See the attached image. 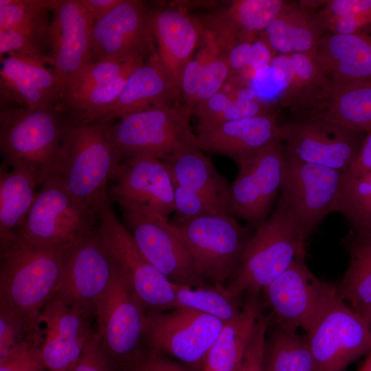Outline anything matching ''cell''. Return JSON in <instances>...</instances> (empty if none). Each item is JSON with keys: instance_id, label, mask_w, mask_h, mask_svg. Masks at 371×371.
Wrapping results in <instances>:
<instances>
[{"instance_id": "22", "label": "cell", "mask_w": 371, "mask_h": 371, "mask_svg": "<svg viewBox=\"0 0 371 371\" xmlns=\"http://www.w3.org/2000/svg\"><path fill=\"white\" fill-rule=\"evenodd\" d=\"M293 116H316L350 130L371 131V81H326L291 110Z\"/></svg>"}, {"instance_id": "8", "label": "cell", "mask_w": 371, "mask_h": 371, "mask_svg": "<svg viewBox=\"0 0 371 371\" xmlns=\"http://www.w3.org/2000/svg\"><path fill=\"white\" fill-rule=\"evenodd\" d=\"M98 230L144 310L178 308L172 283L142 254L131 234L117 218L109 199L98 205Z\"/></svg>"}, {"instance_id": "59", "label": "cell", "mask_w": 371, "mask_h": 371, "mask_svg": "<svg viewBox=\"0 0 371 371\" xmlns=\"http://www.w3.org/2000/svg\"><path fill=\"white\" fill-rule=\"evenodd\" d=\"M357 371H371V357H367L363 366Z\"/></svg>"}, {"instance_id": "27", "label": "cell", "mask_w": 371, "mask_h": 371, "mask_svg": "<svg viewBox=\"0 0 371 371\" xmlns=\"http://www.w3.org/2000/svg\"><path fill=\"white\" fill-rule=\"evenodd\" d=\"M326 82L371 81V36L326 31L314 58Z\"/></svg>"}, {"instance_id": "60", "label": "cell", "mask_w": 371, "mask_h": 371, "mask_svg": "<svg viewBox=\"0 0 371 371\" xmlns=\"http://www.w3.org/2000/svg\"><path fill=\"white\" fill-rule=\"evenodd\" d=\"M368 357H371V350L370 351V353H369Z\"/></svg>"}, {"instance_id": "35", "label": "cell", "mask_w": 371, "mask_h": 371, "mask_svg": "<svg viewBox=\"0 0 371 371\" xmlns=\"http://www.w3.org/2000/svg\"><path fill=\"white\" fill-rule=\"evenodd\" d=\"M254 90L243 91L232 98L220 91L193 109L198 126H210L268 113L263 104L254 98Z\"/></svg>"}, {"instance_id": "38", "label": "cell", "mask_w": 371, "mask_h": 371, "mask_svg": "<svg viewBox=\"0 0 371 371\" xmlns=\"http://www.w3.org/2000/svg\"><path fill=\"white\" fill-rule=\"evenodd\" d=\"M294 74L292 80L280 98V104L291 111L311 92L325 82L315 59L307 54H290Z\"/></svg>"}, {"instance_id": "28", "label": "cell", "mask_w": 371, "mask_h": 371, "mask_svg": "<svg viewBox=\"0 0 371 371\" xmlns=\"http://www.w3.org/2000/svg\"><path fill=\"white\" fill-rule=\"evenodd\" d=\"M150 23L158 45L157 54L179 86L182 71L192 58L200 35V25L172 8L150 12Z\"/></svg>"}, {"instance_id": "36", "label": "cell", "mask_w": 371, "mask_h": 371, "mask_svg": "<svg viewBox=\"0 0 371 371\" xmlns=\"http://www.w3.org/2000/svg\"><path fill=\"white\" fill-rule=\"evenodd\" d=\"M178 308H188L213 316L223 322L234 319L243 304L230 296L225 287L191 286L172 283Z\"/></svg>"}, {"instance_id": "49", "label": "cell", "mask_w": 371, "mask_h": 371, "mask_svg": "<svg viewBox=\"0 0 371 371\" xmlns=\"http://www.w3.org/2000/svg\"><path fill=\"white\" fill-rule=\"evenodd\" d=\"M371 14V0H330L315 13L319 21L352 14Z\"/></svg>"}, {"instance_id": "56", "label": "cell", "mask_w": 371, "mask_h": 371, "mask_svg": "<svg viewBox=\"0 0 371 371\" xmlns=\"http://www.w3.org/2000/svg\"><path fill=\"white\" fill-rule=\"evenodd\" d=\"M254 93L261 97L272 98L281 91L276 85L270 70V67L264 68L256 71L253 78Z\"/></svg>"}, {"instance_id": "44", "label": "cell", "mask_w": 371, "mask_h": 371, "mask_svg": "<svg viewBox=\"0 0 371 371\" xmlns=\"http://www.w3.org/2000/svg\"><path fill=\"white\" fill-rule=\"evenodd\" d=\"M0 371H48L40 355L39 346L30 340L21 343L0 357Z\"/></svg>"}, {"instance_id": "32", "label": "cell", "mask_w": 371, "mask_h": 371, "mask_svg": "<svg viewBox=\"0 0 371 371\" xmlns=\"http://www.w3.org/2000/svg\"><path fill=\"white\" fill-rule=\"evenodd\" d=\"M341 244L349 255V265L337 294L359 314L371 304V232L352 231Z\"/></svg>"}, {"instance_id": "58", "label": "cell", "mask_w": 371, "mask_h": 371, "mask_svg": "<svg viewBox=\"0 0 371 371\" xmlns=\"http://www.w3.org/2000/svg\"><path fill=\"white\" fill-rule=\"evenodd\" d=\"M359 315L365 321L371 333V304L359 313Z\"/></svg>"}, {"instance_id": "52", "label": "cell", "mask_w": 371, "mask_h": 371, "mask_svg": "<svg viewBox=\"0 0 371 371\" xmlns=\"http://www.w3.org/2000/svg\"><path fill=\"white\" fill-rule=\"evenodd\" d=\"M269 67L276 85L283 94L290 85L294 74V67L290 55L279 54L274 57Z\"/></svg>"}, {"instance_id": "51", "label": "cell", "mask_w": 371, "mask_h": 371, "mask_svg": "<svg viewBox=\"0 0 371 371\" xmlns=\"http://www.w3.org/2000/svg\"><path fill=\"white\" fill-rule=\"evenodd\" d=\"M159 354L151 350L147 352H143L120 371H187L180 366L163 358Z\"/></svg>"}, {"instance_id": "29", "label": "cell", "mask_w": 371, "mask_h": 371, "mask_svg": "<svg viewBox=\"0 0 371 371\" xmlns=\"http://www.w3.org/2000/svg\"><path fill=\"white\" fill-rule=\"evenodd\" d=\"M161 160L174 186L199 194L233 215L230 186L200 148L185 150Z\"/></svg>"}, {"instance_id": "30", "label": "cell", "mask_w": 371, "mask_h": 371, "mask_svg": "<svg viewBox=\"0 0 371 371\" xmlns=\"http://www.w3.org/2000/svg\"><path fill=\"white\" fill-rule=\"evenodd\" d=\"M245 295L238 316L224 322L204 359V371H238L256 322L262 314L260 295Z\"/></svg>"}, {"instance_id": "18", "label": "cell", "mask_w": 371, "mask_h": 371, "mask_svg": "<svg viewBox=\"0 0 371 371\" xmlns=\"http://www.w3.org/2000/svg\"><path fill=\"white\" fill-rule=\"evenodd\" d=\"M121 208L139 251L171 283L206 286L188 251L172 231L169 221L138 209Z\"/></svg>"}, {"instance_id": "5", "label": "cell", "mask_w": 371, "mask_h": 371, "mask_svg": "<svg viewBox=\"0 0 371 371\" xmlns=\"http://www.w3.org/2000/svg\"><path fill=\"white\" fill-rule=\"evenodd\" d=\"M193 108L161 105L126 115L108 135L120 161L139 156L164 159L181 151L199 148L190 117Z\"/></svg>"}, {"instance_id": "46", "label": "cell", "mask_w": 371, "mask_h": 371, "mask_svg": "<svg viewBox=\"0 0 371 371\" xmlns=\"http://www.w3.org/2000/svg\"><path fill=\"white\" fill-rule=\"evenodd\" d=\"M271 314L258 318L238 371H265V346Z\"/></svg>"}, {"instance_id": "43", "label": "cell", "mask_w": 371, "mask_h": 371, "mask_svg": "<svg viewBox=\"0 0 371 371\" xmlns=\"http://www.w3.org/2000/svg\"><path fill=\"white\" fill-rule=\"evenodd\" d=\"M231 74L226 56L218 54L210 58L203 69L194 107L221 91Z\"/></svg>"}, {"instance_id": "54", "label": "cell", "mask_w": 371, "mask_h": 371, "mask_svg": "<svg viewBox=\"0 0 371 371\" xmlns=\"http://www.w3.org/2000/svg\"><path fill=\"white\" fill-rule=\"evenodd\" d=\"M252 42L241 41L233 46L225 54L232 74L247 67L251 61Z\"/></svg>"}, {"instance_id": "39", "label": "cell", "mask_w": 371, "mask_h": 371, "mask_svg": "<svg viewBox=\"0 0 371 371\" xmlns=\"http://www.w3.org/2000/svg\"><path fill=\"white\" fill-rule=\"evenodd\" d=\"M145 60H134L127 63H91L82 68L67 82L62 94L63 100L85 88L112 80L120 76L133 65Z\"/></svg>"}, {"instance_id": "23", "label": "cell", "mask_w": 371, "mask_h": 371, "mask_svg": "<svg viewBox=\"0 0 371 371\" xmlns=\"http://www.w3.org/2000/svg\"><path fill=\"white\" fill-rule=\"evenodd\" d=\"M276 114L265 113L210 126H198L199 148L232 159L239 164L271 142L282 140Z\"/></svg>"}, {"instance_id": "4", "label": "cell", "mask_w": 371, "mask_h": 371, "mask_svg": "<svg viewBox=\"0 0 371 371\" xmlns=\"http://www.w3.org/2000/svg\"><path fill=\"white\" fill-rule=\"evenodd\" d=\"M67 111L63 107L1 109L0 150L3 164L36 168L41 184L65 133L75 122L73 114L67 117Z\"/></svg>"}, {"instance_id": "50", "label": "cell", "mask_w": 371, "mask_h": 371, "mask_svg": "<svg viewBox=\"0 0 371 371\" xmlns=\"http://www.w3.org/2000/svg\"><path fill=\"white\" fill-rule=\"evenodd\" d=\"M319 22L325 31L335 34H352L371 23V14L346 15Z\"/></svg>"}, {"instance_id": "24", "label": "cell", "mask_w": 371, "mask_h": 371, "mask_svg": "<svg viewBox=\"0 0 371 371\" xmlns=\"http://www.w3.org/2000/svg\"><path fill=\"white\" fill-rule=\"evenodd\" d=\"M45 63L15 54L2 58L1 101L10 100L32 109L63 107L59 83Z\"/></svg>"}, {"instance_id": "19", "label": "cell", "mask_w": 371, "mask_h": 371, "mask_svg": "<svg viewBox=\"0 0 371 371\" xmlns=\"http://www.w3.org/2000/svg\"><path fill=\"white\" fill-rule=\"evenodd\" d=\"M116 267L97 227L68 254L54 295L94 313Z\"/></svg>"}, {"instance_id": "17", "label": "cell", "mask_w": 371, "mask_h": 371, "mask_svg": "<svg viewBox=\"0 0 371 371\" xmlns=\"http://www.w3.org/2000/svg\"><path fill=\"white\" fill-rule=\"evenodd\" d=\"M111 180L110 197L121 207L138 209L165 221L175 212L174 184L158 158L139 156L123 160Z\"/></svg>"}, {"instance_id": "15", "label": "cell", "mask_w": 371, "mask_h": 371, "mask_svg": "<svg viewBox=\"0 0 371 371\" xmlns=\"http://www.w3.org/2000/svg\"><path fill=\"white\" fill-rule=\"evenodd\" d=\"M238 166L230 186L232 214L256 229L269 217L280 192L286 166L282 141L271 142Z\"/></svg>"}, {"instance_id": "31", "label": "cell", "mask_w": 371, "mask_h": 371, "mask_svg": "<svg viewBox=\"0 0 371 371\" xmlns=\"http://www.w3.org/2000/svg\"><path fill=\"white\" fill-rule=\"evenodd\" d=\"M38 170L30 166L0 168V245L4 246L16 236L34 202L38 185Z\"/></svg>"}, {"instance_id": "57", "label": "cell", "mask_w": 371, "mask_h": 371, "mask_svg": "<svg viewBox=\"0 0 371 371\" xmlns=\"http://www.w3.org/2000/svg\"><path fill=\"white\" fill-rule=\"evenodd\" d=\"M274 58L272 50L262 39L255 40L252 43L251 61L249 67L255 73L257 71L267 68Z\"/></svg>"}, {"instance_id": "7", "label": "cell", "mask_w": 371, "mask_h": 371, "mask_svg": "<svg viewBox=\"0 0 371 371\" xmlns=\"http://www.w3.org/2000/svg\"><path fill=\"white\" fill-rule=\"evenodd\" d=\"M41 185L15 237L42 247L74 248L97 229L96 212L77 201L56 177Z\"/></svg>"}, {"instance_id": "20", "label": "cell", "mask_w": 371, "mask_h": 371, "mask_svg": "<svg viewBox=\"0 0 371 371\" xmlns=\"http://www.w3.org/2000/svg\"><path fill=\"white\" fill-rule=\"evenodd\" d=\"M89 314L55 295L43 308L38 320L43 329L39 350L48 371H70L77 363L95 334Z\"/></svg>"}, {"instance_id": "34", "label": "cell", "mask_w": 371, "mask_h": 371, "mask_svg": "<svg viewBox=\"0 0 371 371\" xmlns=\"http://www.w3.org/2000/svg\"><path fill=\"white\" fill-rule=\"evenodd\" d=\"M265 371H315L306 337L276 325L265 340Z\"/></svg>"}, {"instance_id": "55", "label": "cell", "mask_w": 371, "mask_h": 371, "mask_svg": "<svg viewBox=\"0 0 371 371\" xmlns=\"http://www.w3.org/2000/svg\"><path fill=\"white\" fill-rule=\"evenodd\" d=\"M93 24L110 13L122 0H78Z\"/></svg>"}, {"instance_id": "6", "label": "cell", "mask_w": 371, "mask_h": 371, "mask_svg": "<svg viewBox=\"0 0 371 371\" xmlns=\"http://www.w3.org/2000/svg\"><path fill=\"white\" fill-rule=\"evenodd\" d=\"M193 261L199 275L214 286L236 270L251 236L234 216L214 214L170 223Z\"/></svg>"}, {"instance_id": "26", "label": "cell", "mask_w": 371, "mask_h": 371, "mask_svg": "<svg viewBox=\"0 0 371 371\" xmlns=\"http://www.w3.org/2000/svg\"><path fill=\"white\" fill-rule=\"evenodd\" d=\"M181 94L178 83L157 52L131 73L120 95L98 120L111 122L113 119L151 107L172 105Z\"/></svg>"}, {"instance_id": "3", "label": "cell", "mask_w": 371, "mask_h": 371, "mask_svg": "<svg viewBox=\"0 0 371 371\" xmlns=\"http://www.w3.org/2000/svg\"><path fill=\"white\" fill-rule=\"evenodd\" d=\"M306 240L292 216L278 201L272 214L251 236L227 293L234 298L243 294L260 295L298 256H304Z\"/></svg>"}, {"instance_id": "33", "label": "cell", "mask_w": 371, "mask_h": 371, "mask_svg": "<svg viewBox=\"0 0 371 371\" xmlns=\"http://www.w3.org/2000/svg\"><path fill=\"white\" fill-rule=\"evenodd\" d=\"M51 0H0V30L12 29L51 50Z\"/></svg>"}, {"instance_id": "41", "label": "cell", "mask_w": 371, "mask_h": 371, "mask_svg": "<svg viewBox=\"0 0 371 371\" xmlns=\"http://www.w3.org/2000/svg\"><path fill=\"white\" fill-rule=\"evenodd\" d=\"M300 5L292 34L293 53L305 54L314 58L318 43L326 31L314 12Z\"/></svg>"}, {"instance_id": "48", "label": "cell", "mask_w": 371, "mask_h": 371, "mask_svg": "<svg viewBox=\"0 0 371 371\" xmlns=\"http://www.w3.org/2000/svg\"><path fill=\"white\" fill-rule=\"evenodd\" d=\"M26 340L32 341L23 323L12 314L0 311V357Z\"/></svg>"}, {"instance_id": "16", "label": "cell", "mask_w": 371, "mask_h": 371, "mask_svg": "<svg viewBox=\"0 0 371 371\" xmlns=\"http://www.w3.org/2000/svg\"><path fill=\"white\" fill-rule=\"evenodd\" d=\"M150 12L137 0H122L110 13L94 23L91 31V63H127L157 53Z\"/></svg>"}, {"instance_id": "9", "label": "cell", "mask_w": 371, "mask_h": 371, "mask_svg": "<svg viewBox=\"0 0 371 371\" xmlns=\"http://www.w3.org/2000/svg\"><path fill=\"white\" fill-rule=\"evenodd\" d=\"M94 313L104 350L115 370H120L142 353L146 313L117 265Z\"/></svg>"}, {"instance_id": "40", "label": "cell", "mask_w": 371, "mask_h": 371, "mask_svg": "<svg viewBox=\"0 0 371 371\" xmlns=\"http://www.w3.org/2000/svg\"><path fill=\"white\" fill-rule=\"evenodd\" d=\"M300 10L299 3L289 1L286 8L267 25L262 40L279 54H293L292 34Z\"/></svg>"}, {"instance_id": "13", "label": "cell", "mask_w": 371, "mask_h": 371, "mask_svg": "<svg viewBox=\"0 0 371 371\" xmlns=\"http://www.w3.org/2000/svg\"><path fill=\"white\" fill-rule=\"evenodd\" d=\"M285 154L303 162L346 172L366 133L316 116H295L282 125Z\"/></svg>"}, {"instance_id": "45", "label": "cell", "mask_w": 371, "mask_h": 371, "mask_svg": "<svg viewBox=\"0 0 371 371\" xmlns=\"http://www.w3.org/2000/svg\"><path fill=\"white\" fill-rule=\"evenodd\" d=\"M174 188L175 208L177 214L175 221L206 215L227 214L217 205L201 196L178 186H174Z\"/></svg>"}, {"instance_id": "47", "label": "cell", "mask_w": 371, "mask_h": 371, "mask_svg": "<svg viewBox=\"0 0 371 371\" xmlns=\"http://www.w3.org/2000/svg\"><path fill=\"white\" fill-rule=\"evenodd\" d=\"M70 371H115L104 350L98 332L89 341L80 359Z\"/></svg>"}, {"instance_id": "37", "label": "cell", "mask_w": 371, "mask_h": 371, "mask_svg": "<svg viewBox=\"0 0 371 371\" xmlns=\"http://www.w3.org/2000/svg\"><path fill=\"white\" fill-rule=\"evenodd\" d=\"M333 212L342 214L356 232H371V172L344 173Z\"/></svg>"}, {"instance_id": "11", "label": "cell", "mask_w": 371, "mask_h": 371, "mask_svg": "<svg viewBox=\"0 0 371 371\" xmlns=\"http://www.w3.org/2000/svg\"><path fill=\"white\" fill-rule=\"evenodd\" d=\"M223 324L213 316L188 308L148 311L143 338L150 350L168 353L187 364L199 367Z\"/></svg>"}, {"instance_id": "2", "label": "cell", "mask_w": 371, "mask_h": 371, "mask_svg": "<svg viewBox=\"0 0 371 371\" xmlns=\"http://www.w3.org/2000/svg\"><path fill=\"white\" fill-rule=\"evenodd\" d=\"M110 124L75 120L43 179L58 177L77 201L95 212L109 197L107 182L121 162L109 138Z\"/></svg>"}, {"instance_id": "10", "label": "cell", "mask_w": 371, "mask_h": 371, "mask_svg": "<svg viewBox=\"0 0 371 371\" xmlns=\"http://www.w3.org/2000/svg\"><path fill=\"white\" fill-rule=\"evenodd\" d=\"M315 371H344L371 350V333L363 318L337 293L323 307L306 337Z\"/></svg>"}, {"instance_id": "14", "label": "cell", "mask_w": 371, "mask_h": 371, "mask_svg": "<svg viewBox=\"0 0 371 371\" xmlns=\"http://www.w3.org/2000/svg\"><path fill=\"white\" fill-rule=\"evenodd\" d=\"M262 292L276 325L294 331L302 328L307 332L337 293V286L317 278L305 264L304 256H298Z\"/></svg>"}, {"instance_id": "25", "label": "cell", "mask_w": 371, "mask_h": 371, "mask_svg": "<svg viewBox=\"0 0 371 371\" xmlns=\"http://www.w3.org/2000/svg\"><path fill=\"white\" fill-rule=\"evenodd\" d=\"M282 0H236L205 19L220 54L241 41L254 42L287 6Z\"/></svg>"}, {"instance_id": "53", "label": "cell", "mask_w": 371, "mask_h": 371, "mask_svg": "<svg viewBox=\"0 0 371 371\" xmlns=\"http://www.w3.org/2000/svg\"><path fill=\"white\" fill-rule=\"evenodd\" d=\"M371 172V131L366 133L357 157L346 175L360 176Z\"/></svg>"}, {"instance_id": "21", "label": "cell", "mask_w": 371, "mask_h": 371, "mask_svg": "<svg viewBox=\"0 0 371 371\" xmlns=\"http://www.w3.org/2000/svg\"><path fill=\"white\" fill-rule=\"evenodd\" d=\"M51 50L47 63L54 71L61 95L69 80L91 63L93 22L78 0H51Z\"/></svg>"}, {"instance_id": "1", "label": "cell", "mask_w": 371, "mask_h": 371, "mask_svg": "<svg viewBox=\"0 0 371 371\" xmlns=\"http://www.w3.org/2000/svg\"><path fill=\"white\" fill-rule=\"evenodd\" d=\"M73 249L38 246L18 237L1 247L0 311L17 317L38 346L41 342L39 316L55 295Z\"/></svg>"}, {"instance_id": "42", "label": "cell", "mask_w": 371, "mask_h": 371, "mask_svg": "<svg viewBox=\"0 0 371 371\" xmlns=\"http://www.w3.org/2000/svg\"><path fill=\"white\" fill-rule=\"evenodd\" d=\"M208 44L196 58H192L186 65L180 78L179 88L185 104L194 108L195 98L199 90L205 64L218 54L213 39L209 37Z\"/></svg>"}, {"instance_id": "12", "label": "cell", "mask_w": 371, "mask_h": 371, "mask_svg": "<svg viewBox=\"0 0 371 371\" xmlns=\"http://www.w3.org/2000/svg\"><path fill=\"white\" fill-rule=\"evenodd\" d=\"M344 173L286 155L278 202L291 214L306 241L325 216L333 212Z\"/></svg>"}]
</instances>
